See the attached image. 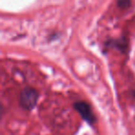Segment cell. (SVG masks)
<instances>
[{"mask_svg": "<svg viewBox=\"0 0 135 135\" xmlns=\"http://www.w3.org/2000/svg\"><path fill=\"white\" fill-rule=\"evenodd\" d=\"M37 98L38 94L34 89L25 88L21 94V98H20L21 105L23 108L30 110L35 107L37 103Z\"/></svg>", "mask_w": 135, "mask_h": 135, "instance_id": "obj_1", "label": "cell"}, {"mask_svg": "<svg viewBox=\"0 0 135 135\" xmlns=\"http://www.w3.org/2000/svg\"><path fill=\"white\" fill-rule=\"evenodd\" d=\"M118 5L122 8H128L131 5V0H118Z\"/></svg>", "mask_w": 135, "mask_h": 135, "instance_id": "obj_3", "label": "cell"}, {"mask_svg": "<svg viewBox=\"0 0 135 135\" xmlns=\"http://www.w3.org/2000/svg\"><path fill=\"white\" fill-rule=\"evenodd\" d=\"M74 107H75L76 110L81 115V117L87 122H89L90 124L94 123L95 118H94V114H93L92 110H91V107L86 103H84V102H78V103H76L74 105Z\"/></svg>", "mask_w": 135, "mask_h": 135, "instance_id": "obj_2", "label": "cell"}]
</instances>
